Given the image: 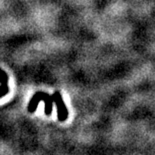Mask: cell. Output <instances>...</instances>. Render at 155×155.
<instances>
[{
	"label": "cell",
	"instance_id": "2",
	"mask_svg": "<svg viewBox=\"0 0 155 155\" xmlns=\"http://www.w3.org/2000/svg\"><path fill=\"white\" fill-rule=\"evenodd\" d=\"M52 96V100L53 103L56 104V108H57V117L59 121H65L68 117V111L67 108L65 106L63 98L61 96V93L59 91H55Z\"/></svg>",
	"mask_w": 155,
	"mask_h": 155
},
{
	"label": "cell",
	"instance_id": "1",
	"mask_svg": "<svg viewBox=\"0 0 155 155\" xmlns=\"http://www.w3.org/2000/svg\"><path fill=\"white\" fill-rule=\"evenodd\" d=\"M40 101H43L45 104L44 107V112L47 116H50L52 113V110H53V100H52V96L49 95L48 93H45V92L42 91H38L32 96V98L30 99L28 103V111L30 113H33V112L36 110L37 108V105Z\"/></svg>",
	"mask_w": 155,
	"mask_h": 155
}]
</instances>
